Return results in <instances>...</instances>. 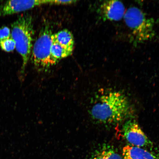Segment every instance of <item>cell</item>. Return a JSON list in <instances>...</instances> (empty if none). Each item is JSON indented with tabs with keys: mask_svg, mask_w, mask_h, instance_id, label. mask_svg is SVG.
Here are the masks:
<instances>
[{
	"mask_svg": "<svg viewBox=\"0 0 159 159\" xmlns=\"http://www.w3.org/2000/svg\"><path fill=\"white\" fill-rule=\"evenodd\" d=\"M89 113L93 120L103 124L122 122L132 113L130 104L125 95L117 91H110L97 95Z\"/></svg>",
	"mask_w": 159,
	"mask_h": 159,
	"instance_id": "6da1fadb",
	"label": "cell"
},
{
	"mask_svg": "<svg viewBox=\"0 0 159 159\" xmlns=\"http://www.w3.org/2000/svg\"><path fill=\"white\" fill-rule=\"evenodd\" d=\"M124 19L130 41L135 46L152 40L156 36L154 19L138 7L133 6L126 10Z\"/></svg>",
	"mask_w": 159,
	"mask_h": 159,
	"instance_id": "7a4b0ae2",
	"label": "cell"
},
{
	"mask_svg": "<svg viewBox=\"0 0 159 159\" xmlns=\"http://www.w3.org/2000/svg\"><path fill=\"white\" fill-rule=\"evenodd\" d=\"M33 18L29 14L19 16L11 25L12 38L15 41L16 49L23 60L21 72L24 73L33 47L34 29Z\"/></svg>",
	"mask_w": 159,
	"mask_h": 159,
	"instance_id": "3957f363",
	"label": "cell"
},
{
	"mask_svg": "<svg viewBox=\"0 0 159 159\" xmlns=\"http://www.w3.org/2000/svg\"><path fill=\"white\" fill-rule=\"evenodd\" d=\"M52 34L48 26H45L41 30L33 46L32 61L39 71L47 70L55 64L52 59L51 53Z\"/></svg>",
	"mask_w": 159,
	"mask_h": 159,
	"instance_id": "277c9868",
	"label": "cell"
},
{
	"mask_svg": "<svg viewBox=\"0 0 159 159\" xmlns=\"http://www.w3.org/2000/svg\"><path fill=\"white\" fill-rule=\"evenodd\" d=\"M125 138L132 146L144 148L152 145L150 141L135 121L130 120L125 123L123 128Z\"/></svg>",
	"mask_w": 159,
	"mask_h": 159,
	"instance_id": "5b68a950",
	"label": "cell"
},
{
	"mask_svg": "<svg viewBox=\"0 0 159 159\" xmlns=\"http://www.w3.org/2000/svg\"><path fill=\"white\" fill-rule=\"evenodd\" d=\"M126 10L122 2L106 1L102 2L98 7V12L103 21H118L124 18Z\"/></svg>",
	"mask_w": 159,
	"mask_h": 159,
	"instance_id": "8992f818",
	"label": "cell"
},
{
	"mask_svg": "<svg viewBox=\"0 0 159 159\" xmlns=\"http://www.w3.org/2000/svg\"><path fill=\"white\" fill-rule=\"evenodd\" d=\"M50 1H10L0 4V17L11 15L33 8L37 6L50 4Z\"/></svg>",
	"mask_w": 159,
	"mask_h": 159,
	"instance_id": "52a82bcc",
	"label": "cell"
},
{
	"mask_svg": "<svg viewBox=\"0 0 159 159\" xmlns=\"http://www.w3.org/2000/svg\"><path fill=\"white\" fill-rule=\"evenodd\" d=\"M123 159H157L153 154L145 149L132 146L123 149Z\"/></svg>",
	"mask_w": 159,
	"mask_h": 159,
	"instance_id": "ba28073f",
	"label": "cell"
},
{
	"mask_svg": "<svg viewBox=\"0 0 159 159\" xmlns=\"http://www.w3.org/2000/svg\"><path fill=\"white\" fill-rule=\"evenodd\" d=\"M87 159H123L114 148L109 145H101L91 153Z\"/></svg>",
	"mask_w": 159,
	"mask_h": 159,
	"instance_id": "9c48e42d",
	"label": "cell"
},
{
	"mask_svg": "<svg viewBox=\"0 0 159 159\" xmlns=\"http://www.w3.org/2000/svg\"><path fill=\"white\" fill-rule=\"evenodd\" d=\"M52 39L65 48L73 51L75 44L74 38L69 30H63L53 34Z\"/></svg>",
	"mask_w": 159,
	"mask_h": 159,
	"instance_id": "30bf717a",
	"label": "cell"
},
{
	"mask_svg": "<svg viewBox=\"0 0 159 159\" xmlns=\"http://www.w3.org/2000/svg\"><path fill=\"white\" fill-rule=\"evenodd\" d=\"M73 51L65 48L52 39L51 53L52 59L55 64L61 59L72 54Z\"/></svg>",
	"mask_w": 159,
	"mask_h": 159,
	"instance_id": "8fae6325",
	"label": "cell"
},
{
	"mask_svg": "<svg viewBox=\"0 0 159 159\" xmlns=\"http://www.w3.org/2000/svg\"><path fill=\"white\" fill-rule=\"evenodd\" d=\"M0 47L2 50L9 52L16 48L15 41L11 37L0 40Z\"/></svg>",
	"mask_w": 159,
	"mask_h": 159,
	"instance_id": "7c38bea8",
	"label": "cell"
},
{
	"mask_svg": "<svg viewBox=\"0 0 159 159\" xmlns=\"http://www.w3.org/2000/svg\"><path fill=\"white\" fill-rule=\"evenodd\" d=\"M11 30L9 27L3 26L0 28V40L11 37Z\"/></svg>",
	"mask_w": 159,
	"mask_h": 159,
	"instance_id": "4fadbf2b",
	"label": "cell"
},
{
	"mask_svg": "<svg viewBox=\"0 0 159 159\" xmlns=\"http://www.w3.org/2000/svg\"><path fill=\"white\" fill-rule=\"evenodd\" d=\"M75 1H51V4L56 5H69L75 2Z\"/></svg>",
	"mask_w": 159,
	"mask_h": 159,
	"instance_id": "5bb4252c",
	"label": "cell"
}]
</instances>
